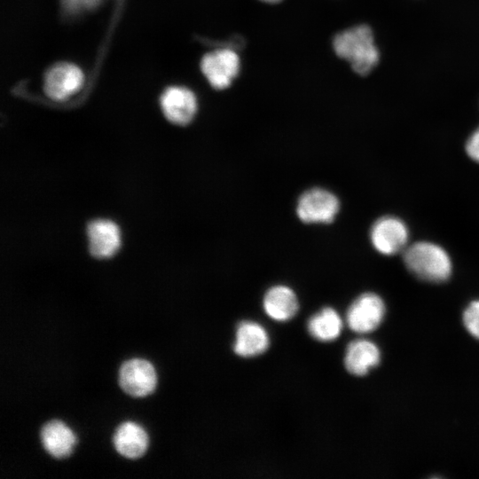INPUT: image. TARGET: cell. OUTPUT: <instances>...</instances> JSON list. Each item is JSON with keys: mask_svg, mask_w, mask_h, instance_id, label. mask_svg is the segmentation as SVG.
Masks as SVG:
<instances>
[{"mask_svg": "<svg viewBox=\"0 0 479 479\" xmlns=\"http://www.w3.org/2000/svg\"><path fill=\"white\" fill-rule=\"evenodd\" d=\"M333 46L335 54L347 60L361 75L369 74L380 59L373 31L367 25H358L338 33Z\"/></svg>", "mask_w": 479, "mask_h": 479, "instance_id": "1", "label": "cell"}, {"mask_svg": "<svg viewBox=\"0 0 479 479\" xmlns=\"http://www.w3.org/2000/svg\"><path fill=\"white\" fill-rule=\"evenodd\" d=\"M404 262L411 272L427 281L442 282L452 274L448 253L432 242L419 241L406 247Z\"/></svg>", "mask_w": 479, "mask_h": 479, "instance_id": "2", "label": "cell"}, {"mask_svg": "<svg viewBox=\"0 0 479 479\" xmlns=\"http://www.w3.org/2000/svg\"><path fill=\"white\" fill-rule=\"evenodd\" d=\"M200 69L211 87L227 89L240 73V59L232 48H217L202 57Z\"/></svg>", "mask_w": 479, "mask_h": 479, "instance_id": "3", "label": "cell"}, {"mask_svg": "<svg viewBox=\"0 0 479 479\" xmlns=\"http://www.w3.org/2000/svg\"><path fill=\"white\" fill-rule=\"evenodd\" d=\"M340 208L338 198L323 188H312L298 200L296 213L304 223H331Z\"/></svg>", "mask_w": 479, "mask_h": 479, "instance_id": "4", "label": "cell"}, {"mask_svg": "<svg viewBox=\"0 0 479 479\" xmlns=\"http://www.w3.org/2000/svg\"><path fill=\"white\" fill-rule=\"evenodd\" d=\"M118 381L120 387L126 394L134 397H142L154 390L157 375L149 361L131 358L121 365Z\"/></svg>", "mask_w": 479, "mask_h": 479, "instance_id": "5", "label": "cell"}, {"mask_svg": "<svg viewBox=\"0 0 479 479\" xmlns=\"http://www.w3.org/2000/svg\"><path fill=\"white\" fill-rule=\"evenodd\" d=\"M385 315V304L376 294L359 295L349 307L346 319L349 328L359 334L375 330Z\"/></svg>", "mask_w": 479, "mask_h": 479, "instance_id": "6", "label": "cell"}, {"mask_svg": "<svg viewBox=\"0 0 479 479\" xmlns=\"http://www.w3.org/2000/svg\"><path fill=\"white\" fill-rule=\"evenodd\" d=\"M405 224L395 216H383L371 228L370 239L373 247L382 255H391L403 250L408 240Z\"/></svg>", "mask_w": 479, "mask_h": 479, "instance_id": "7", "label": "cell"}, {"mask_svg": "<svg viewBox=\"0 0 479 479\" xmlns=\"http://www.w3.org/2000/svg\"><path fill=\"white\" fill-rule=\"evenodd\" d=\"M82 82L83 74L77 66L60 62L46 72L43 89L49 98L61 101L77 92Z\"/></svg>", "mask_w": 479, "mask_h": 479, "instance_id": "8", "label": "cell"}, {"mask_svg": "<svg viewBox=\"0 0 479 479\" xmlns=\"http://www.w3.org/2000/svg\"><path fill=\"white\" fill-rule=\"evenodd\" d=\"M160 102L164 116L177 125L188 124L193 119L198 108L195 94L182 86L166 89Z\"/></svg>", "mask_w": 479, "mask_h": 479, "instance_id": "9", "label": "cell"}, {"mask_svg": "<svg viewBox=\"0 0 479 479\" xmlns=\"http://www.w3.org/2000/svg\"><path fill=\"white\" fill-rule=\"evenodd\" d=\"M89 249L90 254L99 259L113 256L121 245V233L115 223L97 219L87 227Z\"/></svg>", "mask_w": 479, "mask_h": 479, "instance_id": "10", "label": "cell"}, {"mask_svg": "<svg viewBox=\"0 0 479 479\" xmlns=\"http://www.w3.org/2000/svg\"><path fill=\"white\" fill-rule=\"evenodd\" d=\"M40 438L44 450L56 459L68 457L76 442L71 428L58 420H50L42 427Z\"/></svg>", "mask_w": 479, "mask_h": 479, "instance_id": "11", "label": "cell"}, {"mask_svg": "<svg viewBox=\"0 0 479 479\" xmlns=\"http://www.w3.org/2000/svg\"><path fill=\"white\" fill-rule=\"evenodd\" d=\"M113 443L116 452L128 459L141 457L148 447V436L145 429L132 421H125L118 426Z\"/></svg>", "mask_w": 479, "mask_h": 479, "instance_id": "12", "label": "cell"}, {"mask_svg": "<svg viewBox=\"0 0 479 479\" xmlns=\"http://www.w3.org/2000/svg\"><path fill=\"white\" fill-rule=\"evenodd\" d=\"M381 359L378 347L371 341L358 339L351 342L346 349L344 365L349 373L363 376L375 367Z\"/></svg>", "mask_w": 479, "mask_h": 479, "instance_id": "13", "label": "cell"}, {"mask_svg": "<svg viewBox=\"0 0 479 479\" xmlns=\"http://www.w3.org/2000/svg\"><path fill=\"white\" fill-rule=\"evenodd\" d=\"M270 339L266 330L258 323L243 321L236 331L234 352L244 357L263 353L269 347Z\"/></svg>", "mask_w": 479, "mask_h": 479, "instance_id": "14", "label": "cell"}, {"mask_svg": "<svg viewBox=\"0 0 479 479\" xmlns=\"http://www.w3.org/2000/svg\"><path fill=\"white\" fill-rule=\"evenodd\" d=\"M263 308L272 319L287 321L296 314L298 300L294 292L288 287L274 286L263 297Z\"/></svg>", "mask_w": 479, "mask_h": 479, "instance_id": "15", "label": "cell"}, {"mask_svg": "<svg viewBox=\"0 0 479 479\" xmlns=\"http://www.w3.org/2000/svg\"><path fill=\"white\" fill-rule=\"evenodd\" d=\"M307 328L314 339L320 342H332L340 335L342 322L334 309L326 307L310 317Z\"/></svg>", "mask_w": 479, "mask_h": 479, "instance_id": "16", "label": "cell"}, {"mask_svg": "<svg viewBox=\"0 0 479 479\" xmlns=\"http://www.w3.org/2000/svg\"><path fill=\"white\" fill-rule=\"evenodd\" d=\"M463 322L467 330L479 339V300L472 302L463 313Z\"/></svg>", "mask_w": 479, "mask_h": 479, "instance_id": "17", "label": "cell"}, {"mask_svg": "<svg viewBox=\"0 0 479 479\" xmlns=\"http://www.w3.org/2000/svg\"><path fill=\"white\" fill-rule=\"evenodd\" d=\"M103 0H60L65 13L75 15L98 6Z\"/></svg>", "mask_w": 479, "mask_h": 479, "instance_id": "18", "label": "cell"}, {"mask_svg": "<svg viewBox=\"0 0 479 479\" xmlns=\"http://www.w3.org/2000/svg\"><path fill=\"white\" fill-rule=\"evenodd\" d=\"M465 148L467 155L473 161L479 162V128L468 137Z\"/></svg>", "mask_w": 479, "mask_h": 479, "instance_id": "19", "label": "cell"}, {"mask_svg": "<svg viewBox=\"0 0 479 479\" xmlns=\"http://www.w3.org/2000/svg\"><path fill=\"white\" fill-rule=\"evenodd\" d=\"M263 2H265V3H269V4H276L278 2H279L280 0H261Z\"/></svg>", "mask_w": 479, "mask_h": 479, "instance_id": "20", "label": "cell"}]
</instances>
